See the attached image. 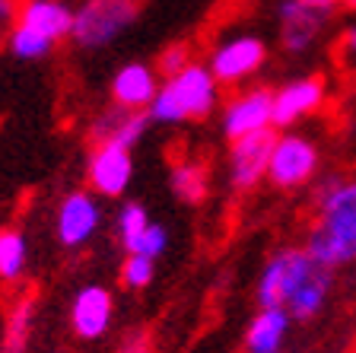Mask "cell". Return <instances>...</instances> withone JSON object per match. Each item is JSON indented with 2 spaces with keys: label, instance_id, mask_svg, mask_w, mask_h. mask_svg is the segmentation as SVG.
<instances>
[{
  "label": "cell",
  "instance_id": "6da1fadb",
  "mask_svg": "<svg viewBox=\"0 0 356 353\" xmlns=\"http://www.w3.org/2000/svg\"><path fill=\"white\" fill-rule=\"evenodd\" d=\"M302 249L331 271L356 261V175H334L315 188V220Z\"/></svg>",
  "mask_w": 356,
  "mask_h": 353
},
{
  "label": "cell",
  "instance_id": "7a4b0ae2",
  "mask_svg": "<svg viewBox=\"0 0 356 353\" xmlns=\"http://www.w3.org/2000/svg\"><path fill=\"white\" fill-rule=\"evenodd\" d=\"M220 83L207 70V64L191 61L175 77L159 80L147 115L149 125H185V121H204L220 105Z\"/></svg>",
  "mask_w": 356,
  "mask_h": 353
},
{
  "label": "cell",
  "instance_id": "3957f363",
  "mask_svg": "<svg viewBox=\"0 0 356 353\" xmlns=\"http://www.w3.org/2000/svg\"><path fill=\"white\" fill-rule=\"evenodd\" d=\"M283 258V309L293 322H309L325 309L334 287V271L309 255L302 245L280 249Z\"/></svg>",
  "mask_w": 356,
  "mask_h": 353
},
{
  "label": "cell",
  "instance_id": "277c9868",
  "mask_svg": "<svg viewBox=\"0 0 356 353\" xmlns=\"http://www.w3.org/2000/svg\"><path fill=\"white\" fill-rule=\"evenodd\" d=\"M143 0H83L74 10L70 42L83 52H96L118 42L140 16Z\"/></svg>",
  "mask_w": 356,
  "mask_h": 353
},
{
  "label": "cell",
  "instance_id": "5b68a950",
  "mask_svg": "<svg viewBox=\"0 0 356 353\" xmlns=\"http://www.w3.org/2000/svg\"><path fill=\"white\" fill-rule=\"evenodd\" d=\"M318 166H321V153L315 140L293 131H277L264 182H270L280 191H296V188H305V185L315 182Z\"/></svg>",
  "mask_w": 356,
  "mask_h": 353
},
{
  "label": "cell",
  "instance_id": "8992f818",
  "mask_svg": "<svg viewBox=\"0 0 356 353\" xmlns=\"http://www.w3.org/2000/svg\"><path fill=\"white\" fill-rule=\"evenodd\" d=\"M274 127V89L245 86L232 93L220 111V131L226 140H238Z\"/></svg>",
  "mask_w": 356,
  "mask_h": 353
},
{
  "label": "cell",
  "instance_id": "52a82bcc",
  "mask_svg": "<svg viewBox=\"0 0 356 353\" xmlns=\"http://www.w3.org/2000/svg\"><path fill=\"white\" fill-rule=\"evenodd\" d=\"M267 61V45L258 36H232L220 42L207 58V70L220 86H238L254 77Z\"/></svg>",
  "mask_w": 356,
  "mask_h": 353
},
{
  "label": "cell",
  "instance_id": "ba28073f",
  "mask_svg": "<svg viewBox=\"0 0 356 353\" xmlns=\"http://www.w3.org/2000/svg\"><path fill=\"white\" fill-rule=\"evenodd\" d=\"M102 226V204L92 191L76 188V191L64 194L54 214V233L64 249H83L92 242V235Z\"/></svg>",
  "mask_w": 356,
  "mask_h": 353
},
{
  "label": "cell",
  "instance_id": "9c48e42d",
  "mask_svg": "<svg viewBox=\"0 0 356 353\" xmlns=\"http://www.w3.org/2000/svg\"><path fill=\"white\" fill-rule=\"evenodd\" d=\"M134 178V156L118 143H92V153L86 159V182L96 198H124Z\"/></svg>",
  "mask_w": 356,
  "mask_h": 353
},
{
  "label": "cell",
  "instance_id": "30bf717a",
  "mask_svg": "<svg viewBox=\"0 0 356 353\" xmlns=\"http://www.w3.org/2000/svg\"><path fill=\"white\" fill-rule=\"evenodd\" d=\"M277 127L229 140V185L232 191H254L267 178V159L274 150Z\"/></svg>",
  "mask_w": 356,
  "mask_h": 353
},
{
  "label": "cell",
  "instance_id": "8fae6325",
  "mask_svg": "<svg viewBox=\"0 0 356 353\" xmlns=\"http://www.w3.org/2000/svg\"><path fill=\"white\" fill-rule=\"evenodd\" d=\"M115 296L102 283H86L70 299V331L80 340H99L111 331Z\"/></svg>",
  "mask_w": 356,
  "mask_h": 353
},
{
  "label": "cell",
  "instance_id": "7c38bea8",
  "mask_svg": "<svg viewBox=\"0 0 356 353\" xmlns=\"http://www.w3.org/2000/svg\"><path fill=\"white\" fill-rule=\"evenodd\" d=\"M325 102H327L325 77L312 74V77H299V80L283 83L280 89H274V127L286 131V127L299 125L302 118L315 115Z\"/></svg>",
  "mask_w": 356,
  "mask_h": 353
},
{
  "label": "cell",
  "instance_id": "4fadbf2b",
  "mask_svg": "<svg viewBox=\"0 0 356 353\" xmlns=\"http://www.w3.org/2000/svg\"><path fill=\"white\" fill-rule=\"evenodd\" d=\"M277 16H280L283 52L302 54L318 42V36H321V29H325V22H327L331 13H321V10H315V7H305L302 0H283L280 10H277Z\"/></svg>",
  "mask_w": 356,
  "mask_h": 353
},
{
  "label": "cell",
  "instance_id": "5bb4252c",
  "mask_svg": "<svg viewBox=\"0 0 356 353\" xmlns=\"http://www.w3.org/2000/svg\"><path fill=\"white\" fill-rule=\"evenodd\" d=\"M147 127H149L147 111L108 105L105 111H99V115L92 118V125H89V137H92V143H118V147L134 150L143 140Z\"/></svg>",
  "mask_w": 356,
  "mask_h": 353
},
{
  "label": "cell",
  "instance_id": "9a60e30c",
  "mask_svg": "<svg viewBox=\"0 0 356 353\" xmlns=\"http://www.w3.org/2000/svg\"><path fill=\"white\" fill-rule=\"evenodd\" d=\"M16 26H26V29L44 36L48 42H64L70 38L74 29V7L67 0H19V10H16Z\"/></svg>",
  "mask_w": 356,
  "mask_h": 353
},
{
  "label": "cell",
  "instance_id": "2e32d148",
  "mask_svg": "<svg viewBox=\"0 0 356 353\" xmlns=\"http://www.w3.org/2000/svg\"><path fill=\"white\" fill-rule=\"evenodd\" d=\"M156 89H159L156 67L143 64V61H131V64L118 67L115 77H111V105L147 111L156 96Z\"/></svg>",
  "mask_w": 356,
  "mask_h": 353
},
{
  "label": "cell",
  "instance_id": "e0dca14e",
  "mask_svg": "<svg viewBox=\"0 0 356 353\" xmlns=\"http://www.w3.org/2000/svg\"><path fill=\"white\" fill-rule=\"evenodd\" d=\"M289 322L293 318L280 306L258 309V315L248 322V331H245V353H280L289 331Z\"/></svg>",
  "mask_w": 356,
  "mask_h": 353
},
{
  "label": "cell",
  "instance_id": "ac0fdd59",
  "mask_svg": "<svg viewBox=\"0 0 356 353\" xmlns=\"http://www.w3.org/2000/svg\"><path fill=\"white\" fill-rule=\"evenodd\" d=\"M35 324V296L22 293L13 299L3 318V334H0V353H26Z\"/></svg>",
  "mask_w": 356,
  "mask_h": 353
},
{
  "label": "cell",
  "instance_id": "d6986e66",
  "mask_svg": "<svg viewBox=\"0 0 356 353\" xmlns=\"http://www.w3.org/2000/svg\"><path fill=\"white\" fill-rule=\"evenodd\" d=\"M169 185H172V194L185 204L197 207L207 201L210 194V169L207 162L200 159H178L169 172Z\"/></svg>",
  "mask_w": 356,
  "mask_h": 353
},
{
  "label": "cell",
  "instance_id": "ffe728a7",
  "mask_svg": "<svg viewBox=\"0 0 356 353\" xmlns=\"http://www.w3.org/2000/svg\"><path fill=\"white\" fill-rule=\"evenodd\" d=\"M29 267V242L19 229H0V283H19Z\"/></svg>",
  "mask_w": 356,
  "mask_h": 353
},
{
  "label": "cell",
  "instance_id": "44dd1931",
  "mask_svg": "<svg viewBox=\"0 0 356 353\" xmlns=\"http://www.w3.org/2000/svg\"><path fill=\"white\" fill-rule=\"evenodd\" d=\"M7 52L16 61H42L54 52V42H48L44 36L26 29V26H13L7 32Z\"/></svg>",
  "mask_w": 356,
  "mask_h": 353
},
{
  "label": "cell",
  "instance_id": "7402d4cb",
  "mask_svg": "<svg viewBox=\"0 0 356 353\" xmlns=\"http://www.w3.org/2000/svg\"><path fill=\"white\" fill-rule=\"evenodd\" d=\"M147 223H149V217H147V210H143L140 204H121V210H118V220H115V229H118V242H121V249H124V255H131L134 251V245H137V239L143 235V229H147Z\"/></svg>",
  "mask_w": 356,
  "mask_h": 353
},
{
  "label": "cell",
  "instance_id": "603a6c76",
  "mask_svg": "<svg viewBox=\"0 0 356 353\" xmlns=\"http://www.w3.org/2000/svg\"><path fill=\"white\" fill-rule=\"evenodd\" d=\"M153 271H156V261L147 255H124L121 261V283L127 290H147L153 283Z\"/></svg>",
  "mask_w": 356,
  "mask_h": 353
},
{
  "label": "cell",
  "instance_id": "cb8c5ba5",
  "mask_svg": "<svg viewBox=\"0 0 356 353\" xmlns=\"http://www.w3.org/2000/svg\"><path fill=\"white\" fill-rule=\"evenodd\" d=\"M165 249H169V229L163 226V223H147V229H143V235L137 239V245H134L131 255H147V258H163Z\"/></svg>",
  "mask_w": 356,
  "mask_h": 353
},
{
  "label": "cell",
  "instance_id": "d4e9b609",
  "mask_svg": "<svg viewBox=\"0 0 356 353\" xmlns=\"http://www.w3.org/2000/svg\"><path fill=\"white\" fill-rule=\"evenodd\" d=\"M188 64H191V48L188 45H169L156 58V74H159V80H165V77H175Z\"/></svg>",
  "mask_w": 356,
  "mask_h": 353
},
{
  "label": "cell",
  "instance_id": "484cf974",
  "mask_svg": "<svg viewBox=\"0 0 356 353\" xmlns=\"http://www.w3.org/2000/svg\"><path fill=\"white\" fill-rule=\"evenodd\" d=\"M115 353H156L153 338H149L147 328H134V331H127L124 338H121V344Z\"/></svg>",
  "mask_w": 356,
  "mask_h": 353
},
{
  "label": "cell",
  "instance_id": "4316f807",
  "mask_svg": "<svg viewBox=\"0 0 356 353\" xmlns=\"http://www.w3.org/2000/svg\"><path fill=\"white\" fill-rule=\"evenodd\" d=\"M16 10H19V0H0V29H13L16 26Z\"/></svg>",
  "mask_w": 356,
  "mask_h": 353
},
{
  "label": "cell",
  "instance_id": "83f0119b",
  "mask_svg": "<svg viewBox=\"0 0 356 353\" xmlns=\"http://www.w3.org/2000/svg\"><path fill=\"white\" fill-rule=\"evenodd\" d=\"M341 52L347 54V58H353V61H356V26L343 29V36H341Z\"/></svg>",
  "mask_w": 356,
  "mask_h": 353
},
{
  "label": "cell",
  "instance_id": "f1b7e54d",
  "mask_svg": "<svg viewBox=\"0 0 356 353\" xmlns=\"http://www.w3.org/2000/svg\"><path fill=\"white\" fill-rule=\"evenodd\" d=\"M305 7H315V10H321V13H331V10H337L343 3V0H302Z\"/></svg>",
  "mask_w": 356,
  "mask_h": 353
},
{
  "label": "cell",
  "instance_id": "f546056e",
  "mask_svg": "<svg viewBox=\"0 0 356 353\" xmlns=\"http://www.w3.org/2000/svg\"><path fill=\"white\" fill-rule=\"evenodd\" d=\"M341 7H347V10H356V0H343Z\"/></svg>",
  "mask_w": 356,
  "mask_h": 353
}]
</instances>
